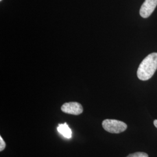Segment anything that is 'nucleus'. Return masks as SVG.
Returning <instances> with one entry per match:
<instances>
[{
    "mask_svg": "<svg viewBox=\"0 0 157 157\" xmlns=\"http://www.w3.org/2000/svg\"><path fill=\"white\" fill-rule=\"evenodd\" d=\"M157 69V52H152L141 62L137 71L138 78L146 81L151 78Z\"/></svg>",
    "mask_w": 157,
    "mask_h": 157,
    "instance_id": "obj_1",
    "label": "nucleus"
},
{
    "mask_svg": "<svg viewBox=\"0 0 157 157\" xmlns=\"http://www.w3.org/2000/svg\"><path fill=\"white\" fill-rule=\"evenodd\" d=\"M61 110L62 112L67 114L78 115L83 112V109L80 103L77 102H70L63 104L61 107Z\"/></svg>",
    "mask_w": 157,
    "mask_h": 157,
    "instance_id": "obj_3",
    "label": "nucleus"
},
{
    "mask_svg": "<svg viewBox=\"0 0 157 157\" xmlns=\"http://www.w3.org/2000/svg\"><path fill=\"white\" fill-rule=\"evenodd\" d=\"M102 125L103 128L111 133H120L127 129V124L124 122L115 119H105Z\"/></svg>",
    "mask_w": 157,
    "mask_h": 157,
    "instance_id": "obj_2",
    "label": "nucleus"
},
{
    "mask_svg": "<svg viewBox=\"0 0 157 157\" xmlns=\"http://www.w3.org/2000/svg\"><path fill=\"white\" fill-rule=\"evenodd\" d=\"M58 132L66 139H71L72 136V130L69 127L67 123L59 124L57 128Z\"/></svg>",
    "mask_w": 157,
    "mask_h": 157,
    "instance_id": "obj_5",
    "label": "nucleus"
},
{
    "mask_svg": "<svg viewBox=\"0 0 157 157\" xmlns=\"http://www.w3.org/2000/svg\"><path fill=\"white\" fill-rule=\"evenodd\" d=\"M157 0H145L140 10V15L143 18L150 17L157 7Z\"/></svg>",
    "mask_w": 157,
    "mask_h": 157,
    "instance_id": "obj_4",
    "label": "nucleus"
},
{
    "mask_svg": "<svg viewBox=\"0 0 157 157\" xmlns=\"http://www.w3.org/2000/svg\"><path fill=\"white\" fill-rule=\"evenodd\" d=\"M126 157H148V155L147 154L143 152H136L135 153L129 154Z\"/></svg>",
    "mask_w": 157,
    "mask_h": 157,
    "instance_id": "obj_6",
    "label": "nucleus"
},
{
    "mask_svg": "<svg viewBox=\"0 0 157 157\" xmlns=\"http://www.w3.org/2000/svg\"><path fill=\"white\" fill-rule=\"evenodd\" d=\"M0 1H2V0H0Z\"/></svg>",
    "mask_w": 157,
    "mask_h": 157,
    "instance_id": "obj_9",
    "label": "nucleus"
},
{
    "mask_svg": "<svg viewBox=\"0 0 157 157\" xmlns=\"http://www.w3.org/2000/svg\"><path fill=\"white\" fill-rule=\"evenodd\" d=\"M154 126L157 128V119L154 120Z\"/></svg>",
    "mask_w": 157,
    "mask_h": 157,
    "instance_id": "obj_8",
    "label": "nucleus"
},
{
    "mask_svg": "<svg viewBox=\"0 0 157 157\" xmlns=\"http://www.w3.org/2000/svg\"><path fill=\"white\" fill-rule=\"evenodd\" d=\"M6 147V142L3 140L1 136H0V151H2Z\"/></svg>",
    "mask_w": 157,
    "mask_h": 157,
    "instance_id": "obj_7",
    "label": "nucleus"
}]
</instances>
